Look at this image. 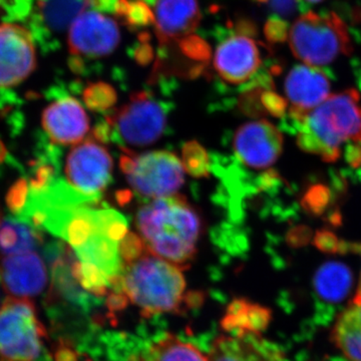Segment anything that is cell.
<instances>
[{
	"label": "cell",
	"mask_w": 361,
	"mask_h": 361,
	"mask_svg": "<svg viewBox=\"0 0 361 361\" xmlns=\"http://www.w3.org/2000/svg\"><path fill=\"white\" fill-rule=\"evenodd\" d=\"M135 227L149 253L185 270L196 257L204 223L199 211L175 194L140 207Z\"/></svg>",
	"instance_id": "obj_1"
},
{
	"label": "cell",
	"mask_w": 361,
	"mask_h": 361,
	"mask_svg": "<svg viewBox=\"0 0 361 361\" xmlns=\"http://www.w3.org/2000/svg\"><path fill=\"white\" fill-rule=\"evenodd\" d=\"M183 271L147 251L123 265L120 284L113 291L121 292L144 317L179 313L203 299L201 292H187Z\"/></svg>",
	"instance_id": "obj_2"
},
{
	"label": "cell",
	"mask_w": 361,
	"mask_h": 361,
	"mask_svg": "<svg viewBox=\"0 0 361 361\" xmlns=\"http://www.w3.org/2000/svg\"><path fill=\"white\" fill-rule=\"evenodd\" d=\"M297 144L325 161L341 158L342 145H361L360 96L350 89L330 94L319 106L296 121Z\"/></svg>",
	"instance_id": "obj_3"
},
{
	"label": "cell",
	"mask_w": 361,
	"mask_h": 361,
	"mask_svg": "<svg viewBox=\"0 0 361 361\" xmlns=\"http://www.w3.org/2000/svg\"><path fill=\"white\" fill-rule=\"evenodd\" d=\"M288 42L297 59L318 68L348 56L353 49L345 23L334 13H303L291 26Z\"/></svg>",
	"instance_id": "obj_4"
},
{
	"label": "cell",
	"mask_w": 361,
	"mask_h": 361,
	"mask_svg": "<svg viewBox=\"0 0 361 361\" xmlns=\"http://www.w3.org/2000/svg\"><path fill=\"white\" fill-rule=\"evenodd\" d=\"M121 170L133 190L145 198H165L184 185V168L177 155L166 149L135 154L123 149Z\"/></svg>",
	"instance_id": "obj_5"
},
{
	"label": "cell",
	"mask_w": 361,
	"mask_h": 361,
	"mask_svg": "<svg viewBox=\"0 0 361 361\" xmlns=\"http://www.w3.org/2000/svg\"><path fill=\"white\" fill-rule=\"evenodd\" d=\"M47 331L30 299H6L0 306V358L35 361L44 348Z\"/></svg>",
	"instance_id": "obj_6"
},
{
	"label": "cell",
	"mask_w": 361,
	"mask_h": 361,
	"mask_svg": "<svg viewBox=\"0 0 361 361\" xmlns=\"http://www.w3.org/2000/svg\"><path fill=\"white\" fill-rule=\"evenodd\" d=\"M168 108L147 90L134 92L129 102L104 116L123 144L135 148L148 147L160 140L168 122Z\"/></svg>",
	"instance_id": "obj_7"
},
{
	"label": "cell",
	"mask_w": 361,
	"mask_h": 361,
	"mask_svg": "<svg viewBox=\"0 0 361 361\" xmlns=\"http://www.w3.org/2000/svg\"><path fill=\"white\" fill-rule=\"evenodd\" d=\"M94 137L75 145L66 157L65 174L68 185L87 198L97 201L113 176L110 152Z\"/></svg>",
	"instance_id": "obj_8"
},
{
	"label": "cell",
	"mask_w": 361,
	"mask_h": 361,
	"mask_svg": "<svg viewBox=\"0 0 361 361\" xmlns=\"http://www.w3.org/2000/svg\"><path fill=\"white\" fill-rule=\"evenodd\" d=\"M120 42V30L116 21L94 9H85L78 14L68 32L71 56L82 59L110 56Z\"/></svg>",
	"instance_id": "obj_9"
},
{
	"label": "cell",
	"mask_w": 361,
	"mask_h": 361,
	"mask_svg": "<svg viewBox=\"0 0 361 361\" xmlns=\"http://www.w3.org/2000/svg\"><path fill=\"white\" fill-rule=\"evenodd\" d=\"M283 145L282 133L264 118L244 123L233 137L235 156L253 170H265L274 165L281 156Z\"/></svg>",
	"instance_id": "obj_10"
},
{
	"label": "cell",
	"mask_w": 361,
	"mask_h": 361,
	"mask_svg": "<svg viewBox=\"0 0 361 361\" xmlns=\"http://www.w3.org/2000/svg\"><path fill=\"white\" fill-rule=\"evenodd\" d=\"M37 66L32 35L25 26L0 25V89H9L26 80Z\"/></svg>",
	"instance_id": "obj_11"
},
{
	"label": "cell",
	"mask_w": 361,
	"mask_h": 361,
	"mask_svg": "<svg viewBox=\"0 0 361 361\" xmlns=\"http://www.w3.org/2000/svg\"><path fill=\"white\" fill-rule=\"evenodd\" d=\"M0 282L11 298L32 299L44 291L49 272L35 251L4 256L0 262Z\"/></svg>",
	"instance_id": "obj_12"
},
{
	"label": "cell",
	"mask_w": 361,
	"mask_h": 361,
	"mask_svg": "<svg viewBox=\"0 0 361 361\" xmlns=\"http://www.w3.org/2000/svg\"><path fill=\"white\" fill-rule=\"evenodd\" d=\"M261 54L254 39L233 32L220 42L216 49L214 66L225 82L245 84L260 68Z\"/></svg>",
	"instance_id": "obj_13"
},
{
	"label": "cell",
	"mask_w": 361,
	"mask_h": 361,
	"mask_svg": "<svg viewBox=\"0 0 361 361\" xmlns=\"http://www.w3.org/2000/svg\"><path fill=\"white\" fill-rule=\"evenodd\" d=\"M329 78L318 68L308 65L294 66L285 78L284 90L290 104L289 115L298 121L330 96Z\"/></svg>",
	"instance_id": "obj_14"
},
{
	"label": "cell",
	"mask_w": 361,
	"mask_h": 361,
	"mask_svg": "<svg viewBox=\"0 0 361 361\" xmlns=\"http://www.w3.org/2000/svg\"><path fill=\"white\" fill-rule=\"evenodd\" d=\"M42 126L54 144L75 146L90 132V118L75 97H63L44 109Z\"/></svg>",
	"instance_id": "obj_15"
},
{
	"label": "cell",
	"mask_w": 361,
	"mask_h": 361,
	"mask_svg": "<svg viewBox=\"0 0 361 361\" xmlns=\"http://www.w3.org/2000/svg\"><path fill=\"white\" fill-rule=\"evenodd\" d=\"M210 361H286L283 353L260 334H223L214 339Z\"/></svg>",
	"instance_id": "obj_16"
},
{
	"label": "cell",
	"mask_w": 361,
	"mask_h": 361,
	"mask_svg": "<svg viewBox=\"0 0 361 361\" xmlns=\"http://www.w3.org/2000/svg\"><path fill=\"white\" fill-rule=\"evenodd\" d=\"M156 33L161 45L191 35L200 23L197 0H156Z\"/></svg>",
	"instance_id": "obj_17"
},
{
	"label": "cell",
	"mask_w": 361,
	"mask_h": 361,
	"mask_svg": "<svg viewBox=\"0 0 361 361\" xmlns=\"http://www.w3.org/2000/svg\"><path fill=\"white\" fill-rule=\"evenodd\" d=\"M271 322V311L245 298H236L226 308L221 320L224 334L240 336L260 334Z\"/></svg>",
	"instance_id": "obj_18"
},
{
	"label": "cell",
	"mask_w": 361,
	"mask_h": 361,
	"mask_svg": "<svg viewBox=\"0 0 361 361\" xmlns=\"http://www.w3.org/2000/svg\"><path fill=\"white\" fill-rule=\"evenodd\" d=\"M129 361H210L191 342L182 341L172 334L156 339L130 356Z\"/></svg>",
	"instance_id": "obj_19"
},
{
	"label": "cell",
	"mask_w": 361,
	"mask_h": 361,
	"mask_svg": "<svg viewBox=\"0 0 361 361\" xmlns=\"http://www.w3.org/2000/svg\"><path fill=\"white\" fill-rule=\"evenodd\" d=\"M351 270L341 262L325 263L316 271L313 277V288L316 295L325 303H341L353 288Z\"/></svg>",
	"instance_id": "obj_20"
},
{
	"label": "cell",
	"mask_w": 361,
	"mask_h": 361,
	"mask_svg": "<svg viewBox=\"0 0 361 361\" xmlns=\"http://www.w3.org/2000/svg\"><path fill=\"white\" fill-rule=\"evenodd\" d=\"M40 234L25 219L0 220V254L4 256L33 251L39 246Z\"/></svg>",
	"instance_id": "obj_21"
},
{
	"label": "cell",
	"mask_w": 361,
	"mask_h": 361,
	"mask_svg": "<svg viewBox=\"0 0 361 361\" xmlns=\"http://www.w3.org/2000/svg\"><path fill=\"white\" fill-rule=\"evenodd\" d=\"M332 339L339 350L353 361H361V305L350 306L336 323Z\"/></svg>",
	"instance_id": "obj_22"
},
{
	"label": "cell",
	"mask_w": 361,
	"mask_h": 361,
	"mask_svg": "<svg viewBox=\"0 0 361 361\" xmlns=\"http://www.w3.org/2000/svg\"><path fill=\"white\" fill-rule=\"evenodd\" d=\"M115 13L132 30L155 23V14L145 0H118Z\"/></svg>",
	"instance_id": "obj_23"
},
{
	"label": "cell",
	"mask_w": 361,
	"mask_h": 361,
	"mask_svg": "<svg viewBox=\"0 0 361 361\" xmlns=\"http://www.w3.org/2000/svg\"><path fill=\"white\" fill-rule=\"evenodd\" d=\"M180 161L185 172L191 177L204 179L210 176L211 161L209 153L200 142L195 140L185 142Z\"/></svg>",
	"instance_id": "obj_24"
},
{
	"label": "cell",
	"mask_w": 361,
	"mask_h": 361,
	"mask_svg": "<svg viewBox=\"0 0 361 361\" xmlns=\"http://www.w3.org/2000/svg\"><path fill=\"white\" fill-rule=\"evenodd\" d=\"M118 101L116 90L104 82H94L85 87L84 102L90 111L104 113L111 110Z\"/></svg>",
	"instance_id": "obj_25"
},
{
	"label": "cell",
	"mask_w": 361,
	"mask_h": 361,
	"mask_svg": "<svg viewBox=\"0 0 361 361\" xmlns=\"http://www.w3.org/2000/svg\"><path fill=\"white\" fill-rule=\"evenodd\" d=\"M180 54L196 65L207 66L211 59L210 45L199 35H189L179 40Z\"/></svg>",
	"instance_id": "obj_26"
},
{
	"label": "cell",
	"mask_w": 361,
	"mask_h": 361,
	"mask_svg": "<svg viewBox=\"0 0 361 361\" xmlns=\"http://www.w3.org/2000/svg\"><path fill=\"white\" fill-rule=\"evenodd\" d=\"M260 104L265 115H271L275 118H281L288 110V102L283 97L278 94L271 89L262 90L260 94Z\"/></svg>",
	"instance_id": "obj_27"
},
{
	"label": "cell",
	"mask_w": 361,
	"mask_h": 361,
	"mask_svg": "<svg viewBox=\"0 0 361 361\" xmlns=\"http://www.w3.org/2000/svg\"><path fill=\"white\" fill-rule=\"evenodd\" d=\"M290 27L281 18L273 16L266 21L264 25L265 39L271 44H282L289 39Z\"/></svg>",
	"instance_id": "obj_28"
},
{
	"label": "cell",
	"mask_w": 361,
	"mask_h": 361,
	"mask_svg": "<svg viewBox=\"0 0 361 361\" xmlns=\"http://www.w3.org/2000/svg\"><path fill=\"white\" fill-rule=\"evenodd\" d=\"M151 35L148 32H142L139 35V44L132 49V58L137 65L149 66L154 59V49L149 44Z\"/></svg>",
	"instance_id": "obj_29"
},
{
	"label": "cell",
	"mask_w": 361,
	"mask_h": 361,
	"mask_svg": "<svg viewBox=\"0 0 361 361\" xmlns=\"http://www.w3.org/2000/svg\"><path fill=\"white\" fill-rule=\"evenodd\" d=\"M54 361H94L89 355L78 351L66 341H59L54 350Z\"/></svg>",
	"instance_id": "obj_30"
},
{
	"label": "cell",
	"mask_w": 361,
	"mask_h": 361,
	"mask_svg": "<svg viewBox=\"0 0 361 361\" xmlns=\"http://www.w3.org/2000/svg\"><path fill=\"white\" fill-rule=\"evenodd\" d=\"M26 198H27V185L25 180H20L9 192L7 201L11 210L21 212L25 208Z\"/></svg>",
	"instance_id": "obj_31"
},
{
	"label": "cell",
	"mask_w": 361,
	"mask_h": 361,
	"mask_svg": "<svg viewBox=\"0 0 361 361\" xmlns=\"http://www.w3.org/2000/svg\"><path fill=\"white\" fill-rule=\"evenodd\" d=\"M118 0H89V6L101 13H115Z\"/></svg>",
	"instance_id": "obj_32"
},
{
	"label": "cell",
	"mask_w": 361,
	"mask_h": 361,
	"mask_svg": "<svg viewBox=\"0 0 361 361\" xmlns=\"http://www.w3.org/2000/svg\"><path fill=\"white\" fill-rule=\"evenodd\" d=\"M270 6L276 13L288 14L293 8V0H270Z\"/></svg>",
	"instance_id": "obj_33"
},
{
	"label": "cell",
	"mask_w": 361,
	"mask_h": 361,
	"mask_svg": "<svg viewBox=\"0 0 361 361\" xmlns=\"http://www.w3.org/2000/svg\"><path fill=\"white\" fill-rule=\"evenodd\" d=\"M349 250L355 252L361 256V243L350 244L349 245ZM351 304L353 305H361V273L360 282H358L357 288H356L355 297H353Z\"/></svg>",
	"instance_id": "obj_34"
},
{
	"label": "cell",
	"mask_w": 361,
	"mask_h": 361,
	"mask_svg": "<svg viewBox=\"0 0 361 361\" xmlns=\"http://www.w3.org/2000/svg\"><path fill=\"white\" fill-rule=\"evenodd\" d=\"M7 155V149L4 142L0 141V161H4Z\"/></svg>",
	"instance_id": "obj_35"
},
{
	"label": "cell",
	"mask_w": 361,
	"mask_h": 361,
	"mask_svg": "<svg viewBox=\"0 0 361 361\" xmlns=\"http://www.w3.org/2000/svg\"><path fill=\"white\" fill-rule=\"evenodd\" d=\"M305 1L310 2V4H318V2H322L324 0H305Z\"/></svg>",
	"instance_id": "obj_36"
},
{
	"label": "cell",
	"mask_w": 361,
	"mask_h": 361,
	"mask_svg": "<svg viewBox=\"0 0 361 361\" xmlns=\"http://www.w3.org/2000/svg\"><path fill=\"white\" fill-rule=\"evenodd\" d=\"M257 2H260V4H267V2H270V0H256Z\"/></svg>",
	"instance_id": "obj_37"
},
{
	"label": "cell",
	"mask_w": 361,
	"mask_h": 361,
	"mask_svg": "<svg viewBox=\"0 0 361 361\" xmlns=\"http://www.w3.org/2000/svg\"><path fill=\"white\" fill-rule=\"evenodd\" d=\"M145 1L148 2L149 4H155L156 0H145Z\"/></svg>",
	"instance_id": "obj_38"
}]
</instances>
